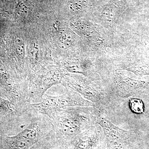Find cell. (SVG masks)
<instances>
[{
	"instance_id": "obj_1",
	"label": "cell",
	"mask_w": 149,
	"mask_h": 149,
	"mask_svg": "<svg viewBox=\"0 0 149 149\" xmlns=\"http://www.w3.org/2000/svg\"><path fill=\"white\" fill-rule=\"evenodd\" d=\"M92 102L83 98L76 92L67 91L57 96L46 95L39 102L31 104L30 106L40 113L50 118L56 111L72 107L93 106Z\"/></svg>"
},
{
	"instance_id": "obj_2",
	"label": "cell",
	"mask_w": 149,
	"mask_h": 149,
	"mask_svg": "<svg viewBox=\"0 0 149 149\" xmlns=\"http://www.w3.org/2000/svg\"><path fill=\"white\" fill-rule=\"evenodd\" d=\"M53 119L62 132L65 135H73L80 130L85 118L74 112L59 110L52 115Z\"/></svg>"
},
{
	"instance_id": "obj_3",
	"label": "cell",
	"mask_w": 149,
	"mask_h": 149,
	"mask_svg": "<svg viewBox=\"0 0 149 149\" xmlns=\"http://www.w3.org/2000/svg\"><path fill=\"white\" fill-rule=\"evenodd\" d=\"M98 123L103 128L107 139L111 143L116 144L124 143L128 132L118 128L104 118L99 120Z\"/></svg>"
},
{
	"instance_id": "obj_4",
	"label": "cell",
	"mask_w": 149,
	"mask_h": 149,
	"mask_svg": "<svg viewBox=\"0 0 149 149\" xmlns=\"http://www.w3.org/2000/svg\"><path fill=\"white\" fill-rule=\"evenodd\" d=\"M8 141L11 148L13 149H27L35 143L19 133L13 137H9Z\"/></svg>"
},
{
	"instance_id": "obj_5",
	"label": "cell",
	"mask_w": 149,
	"mask_h": 149,
	"mask_svg": "<svg viewBox=\"0 0 149 149\" xmlns=\"http://www.w3.org/2000/svg\"><path fill=\"white\" fill-rule=\"evenodd\" d=\"M129 104L130 109L134 113L137 114L144 113L145 109L144 104L140 99H130Z\"/></svg>"
}]
</instances>
